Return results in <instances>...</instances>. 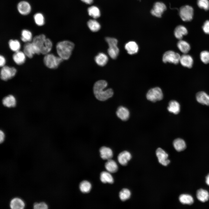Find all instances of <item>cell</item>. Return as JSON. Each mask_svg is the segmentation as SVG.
<instances>
[{"mask_svg":"<svg viewBox=\"0 0 209 209\" xmlns=\"http://www.w3.org/2000/svg\"><path fill=\"white\" fill-rule=\"evenodd\" d=\"M156 154L159 162L162 165L166 166L170 163V161L168 159V154L161 148L156 149Z\"/></svg>","mask_w":209,"mask_h":209,"instance_id":"cell-10","label":"cell"},{"mask_svg":"<svg viewBox=\"0 0 209 209\" xmlns=\"http://www.w3.org/2000/svg\"><path fill=\"white\" fill-rule=\"evenodd\" d=\"M173 144L175 149L178 152L183 151L186 148L185 141L181 138H177L174 140Z\"/></svg>","mask_w":209,"mask_h":209,"instance_id":"cell-27","label":"cell"},{"mask_svg":"<svg viewBox=\"0 0 209 209\" xmlns=\"http://www.w3.org/2000/svg\"><path fill=\"white\" fill-rule=\"evenodd\" d=\"M131 155L128 151H125L120 153L118 156V160L122 165H126L128 161L131 158Z\"/></svg>","mask_w":209,"mask_h":209,"instance_id":"cell-14","label":"cell"},{"mask_svg":"<svg viewBox=\"0 0 209 209\" xmlns=\"http://www.w3.org/2000/svg\"><path fill=\"white\" fill-rule=\"evenodd\" d=\"M63 60L59 56H56L52 54L49 53L45 55L43 59L44 64L51 69L57 68Z\"/></svg>","mask_w":209,"mask_h":209,"instance_id":"cell-3","label":"cell"},{"mask_svg":"<svg viewBox=\"0 0 209 209\" xmlns=\"http://www.w3.org/2000/svg\"><path fill=\"white\" fill-rule=\"evenodd\" d=\"M125 48L127 53L131 55L136 53L139 50L138 44L136 42L133 41H129L126 43Z\"/></svg>","mask_w":209,"mask_h":209,"instance_id":"cell-15","label":"cell"},{"mask_svg":"<svg viewBox=\"0 0 209 209\" xmlns=\"http://www.w3.org/2000/svg\"><path fill=\"white\" fill-rule=\"evenodd\" d=\"M197 197L200 201L204 202L207 201L209 199V194L206 190L201 189L197 192Z\"/></svg>","mask_w":209,"mask_h":209,"instance_id":"cell-29","label":"cell"},{"mask_svg":"<svg viewBox=\"0 0 209 209\" xmlns=\"http://www.w3.org/2000/svg\"><path fill=\"white\" fill-rule=\"evenodd\" d=\"M108 86L106 81L98 80L95 82L93 87V92L96 98L100 101H105L111 97L113 94L112 89H105Z\"/></svg>","mask_w":209,"mask_h":209,"instance_id":"cell-1","label":"cell"},{"mask_svg":"<svg viewBox=\"0 0 209 209\" xmlns=\"http://www.w3.org/2000/svg\"><path fill=\"white\" fill-rule=\"evenodd\" d=\"M21 39L24 42H27L31 41L32 39V34L31 32L27 30H23L21 32Z\"/></svg>","mask_w":209,"mask_h":209,"instance_id":"cell-37","label":"cell"},{"mask_svg":"<svg viewBox=\"0 0 209 209\" xmlns=\"http://www.w3.org/2000/svg\"><path fill=\"white\" fill-rule=\"evenodd\" d=\"M181 55L178 53L173 51L166 52L163 55L162 60L163 62H168L176 64L179 62Z\"/></svg>","mask_w":209,"mask_h":209,"instance_id":"cell-4","label":"cell"},{"mask_svg":"<svg viewBox=\"0 0 209 209\" xmlns=\"http://www.w3.org/2000/svg\"><path fill=\"white\" fill-rule=\"evenodd\" d=\"M95 61L99 66H105L108 61L107 56L103 53H98L95 57Z\"/></svg>","mask_w":209,"mask_h":209,"instance_id":"cell-19","label":"cell"},{"mask_svg":"<svg viewBox=\"0 0 209 209\" xmlns=\"http://www.w3.org/2000/svg\"><path fill=\"white\" fill-rule=\"evenodd\" d=\"M16 72L17 70L14 67L4 66L1 69L0 78L3 81L8 80L13 77Z\"/></svg>","mask_w":209,"mask_h":209,"instance_id":"cell-7","label":"cell"},{"mask_svg":"<svg viewBox=\"0 0 209 209\" xmlns=\"http://www.w3.org/2000/svg\"><path fill=\"white\" fill-rule=\"evenodd\" d=\"M83 2L88 4H90L92 3L93 0H81Z\"/></svg>","mask_w":209,"mask_h":209,"instance_id":"cell-46","label":"cell"},{"mask_svg":"<svg viewBox=\"0 0 209 209\" xmlns=\"http://www.w3.org/2000/svg\"><path fill=\"white\" fill-rule=\"evenodd\" d=\"M88 12L89 15L94 19L98 18L100 15L99 9L95 6H92L89 8Z\"/></svg>","mask_w":209,"mask_h":209,"instance_id":"cell-34","label":"cell"},{"mask_svg":"<svg viewBox=\"0 0 209 209\" xmlns=\"http://www.w3.org/2000/svg\"><path fill=\"white\" fill-rule=\"evenodd\" d=\"M179 63L184 67L191 68L193 65L194 60L191 55L188 53L183 54L181 55Z\"/></svg>","mask_w":209,"mask_h":209,"instance_id":"cell-11","label":"cell"},{"mask_svg":"<svg viewBox=\"0 0 209 209\" xmlns=\"http://www.w3.org/2000/svg\"><path fill=\"white\" fill-rule=\"evenodd\" d=\"M110 172H102L100 174V179L104 183H113V178Z\"/></svg>","mask_w":209,"mask_h":209,"instance_id":"cell-31","label":"cell"},{"mask_svg":"<svg viewBox=\"0 0 209 209\" xmlns=\"http://www.w3.org/2000/svg\"><path fill=\"white\" fill-rule=\"evenodd\" d=\"M179 14L183 21H190L192 19L193 17V9L191 6L189 5L183 6L180 9Z\"/></svg>","mask_w":209,"mask_h":209,"instance_id":"cell-5","label":"cell"},{"mask_svg":"<svg viewBox=\"0 0 209 209\" xmlns=\"http://www.w3.org/2000/svg\"><path fill=\"white\" fill-rule=\"evenodd\" d=\"M179 50L183 54L188 53L191 49V46L187 42L182 39L179 40L177 44Z\"/></svg>","mask_w":209,"mask_h":209,"instance_id":"cell-20","label":"cell"},{"mask_svg":"<svg viewBox=\"0 0 209 209\" xmlns=\"http://www.w3.org/2000/svg\"><path fill=\"white\" fill-rule=\"evenodd\" d=\"M163 96V93L161 89L158 87L150 89L146 94L147 99L153 102L161 100Z\"/></svg>","mask_w":209,"mask_h":209,"instance_id":"cell-6","label":"cell"},{"mask_svg":"<svg viewBox=\"0 0 209 209\" xmlns=\"http://www.w3.org/2000/svg\"><path fill=\"white\" fill-rule=\"evenodd\" d=\"M167 109L170 112L176 114L180 111V106L178 102L172 100L169 102Z\"/></svg>","mask_w":209,"mask_h":209,"instance_id":"cell-25","label":"cell"},{"mask_svg":"<svg viewBox=\"0 0 209 209\" xmlns=\"http://www.w3.org/2000/svg\"><path fill=\"white\" fill-rule=\"evenodd\" d=\"M87 24L88 27L92 32H97L100 28V24L95 20L90 19L88 21Z\"/></svg>","mask_w":209,"mask_h":209,"instance_id":"cell-33","label":"cell"},{"mask_svg":"<svg viewBox=\"0 0 209 209\" xmlns=\"http://www.w3.org/2000/svg\"><path fill=\"white\" fill-rule=\"evenodd\" d=\"M74 44L69 41L58 42L56 46L57 53L63 60H67L70 57L74 47Z\"/></svg>","mask_w":209,"mask_h":209,"instance_id":"cell-2","label":"cell"},{"mask_svg":"<svg viewBox=\"0 0 209 209\" xmlns=\"http://www.w3.org/2000/svg\"><path fill=\"white\" fill-rule=\"evenodd\" d=\"M197 101L199 103L207 106H209V95L203 91H200L196 95Z\"/></svg>","mask_w":209,"mask_h":209,"instance_id":"cell-13","label":"cell"},{"mask_svg":"<svg viewBox=\"0 0 209 209\" xmlns=\"http://www.w3.org/2000/svg\"><path fill=\"white\" fill-rule=\"evenodd\" d=\"M166 9V7L163 3L158 2L154 4L153 8L151 10V13L154 16L160 17Z\"/></svg>","mask_w":209,"mask_h":209,"instance_id":"cell-9","label":"cell"},{"mask_svg":"<svg viewBox=\"0 0 209 209\" xmlns=\"http://www.w3.org/2000/svg\"><path fill=\"white\" fill-rule=\"evenodd\" d=\"M116 114L119 118L123 121L127 120L129 116V111L127 109L123 106H120L118 107Z\"/></svg>","mask_w":209,"mask_h":209,"instance_id":"cell-18","label":"cell"},{"mask_svg":"<svg viewBox=\"0 0 209 209\" xmlns=\"http://www.w3.org/2000/svg\"><path fill=\"white\" fill-rule=\"evenodd\" d=\"M105 168L109 172L113 173L117 171L118 166L116 163L113 160H108L105 164Z\"/></svg>","mask_w":209,"mask_h":209,"instance_id":"cell-28","label":"cell"},{"mask_svg":"<svg viewBox=\"0 0 209 209\" xmlns=\"http://www.w3.org/2000/svg\"><path fill=\"white\" fill-rule=\"evenodd\" d=\"M17 9L20 14L23 15H26L30 12L31 7L30 4L27 1H21L18 3Z\"/></svg>","mask_w":209,"mask_h":209,"instance_id":"cell-12","label":"cell"},{"mask_svg":"<svg viewBox=\"0 0 209 209\" xmlns=\"http://www.w3.org/2000/svg\"><path fill=\"white\" fill-rule=\"evenodd\" d=\"M52 47V42L49 39L46 38L40 48V53L43 55L48 53L51 51Z\"/></svg>","mask_w":209,"mask_h":209,"instance_id":"cell-24","label":"cell"},{"mask_svg":"<svg viewBox=\"0 0 209 209\" xmlns=\"http://www.w3.org/2000/svg\"><path fill=\"white\" fill-rule=\"evenodd\" d=\"M101 158L104 160L111 159L113 156L112 150L109 148L105 146L101 147L100 149Z\"/></svg>","mask_w":209,"mask_h":209,"instance_id":"cell-21","label":"cell"},{"mask_svg":"<svg viewBox=\"0 0 209 209\" xmlns=\"http://www.w3.org/2000/svg\"><path fill=\"white\" fill-rule=\"evenodd\" d=\"M2 103L5 106L7 107H14L16 105V100L14 96L10 95L3 98Z\"/></svg>","mask_w":209,"mask_h":209,"instance_id":"cell-23","label":"cell"},{"mask_svg":"<svg viewBox=\"0 0 209 209\" xmlns=\"http://www.w3.org/2000/svg\"><path fill=\"white\" fill-rule=\"evenodd\" d=\"M10 49L15 52L19 51L21 45L19 42L17 40L10 39L8 42Z\"/></svg>","mask_w":209,"mask_h":209,"instance_id":"cell-36","label":"cell"},{"mask_svg":"<svg viewBox=\"0 0 209 209\" xmlns=\"http://www.w3.org/2000/svg\"><path fill=\"white\" fill-rule=\"evenodd\" d=\"M23 51L26 55L30 58H32L35 54H40L39 49L32 42L25 44L24 46Z\"/></svg>","mask_w":209,"mask_h":209,"instance_id":"cell-8","label":"cell"},{"mask_svg":"<svg viewBox=\"0 0 209 209\" xmlns=\"http://www.w3.org/2000/svg\"><path fill=\"white\" fill-rule=\"evenodd\" d=\"M188 31L186 28L183 25H179L175 29L174 34L175 37L178 39H182L183 36L186 35Z\"/></svg>","mask_w":209,"mask_h":209,"instance_id":"cell-17","label":"cell"},{"mask_svg":"<svg viewBox=\"0 0 209 209\" xmlns=\"http://www.w3.org/2000/svg\"><path fill=\"white\" fill-rule=\"evenodd\" d=\"M5 138V134L4 132L2 130H1L0 131V142L2 143L4 140Z\"/></svg>","mask_w":209,"mask_h":209,"instance_id":"cell-45","label":"cell"},{"mask_svg":"<svg viewBox=\"0 0 209 209\" xmlns=\"http://www.w3.org/2000/svg\"><path fill=\"white\" fill-rule=\"evenodd\" d=\"M200 58L203 63H209V51L206 50L202 51L200 54Z\"/></svg>","mask_w":209,"mask_h":209,"instance_id":"cell-39","label":"cell"},{"mask_svg":"<svg viewBox=\"0 0 209 209\" xmlns=\"http://www.w3.org/2000/svg\"><path fill=\"white\" fill-rule=\"evenodd\" d=\"M0 66L3 67L6 63V60L4 57L2 55L0 56Z\"/></svg>","mask_w":209,"mask_h":209,"instance_id":"cell-44","label":"cell"},{"mask_svg":"<svg viewBox=\"0 0 209 209\" xmlns=\"http://www.w3.org/2000/svg\"><path fill=\"white\" fill-rule=\"evenodd\" d=\"M179 199L180 201L183 204L191 205L194 202L193 197L188 194H181L179 197Z\"/></svg>","mask_w":209,"mask_h":209,"instance_id":"cell-32","label":"cell"},{"mask_svg":"<svg viewBox=\"0 0 209 209\" xmlns=\"http://www.w3.org/2000/svg\"></svg>","mask_w":209,"mask_h":209,"instance_id":"cell-48","label":"cell"},{"mask_svg":"<svg viewBox=\"0 0 209 209\" xmlns=\"http://www.w3.org/2000/svg\"><path fill=\"white\" fill-rule=\"evenodd\" d=\"M202 29L204 32L207 34H209V20L206 21L203 26Z\"/></svg>","mask_w":209,"mask_h":209,"instance_id":"cell-43","label":"cell"},{"mask_svg":"<svg viewBox=\"0 0 209 209\" xmlns=\"http://www.w3.org/2000/svg\"><path fill=\"white\" fill-rule=\"evenodd\" d=\"M46 39L45 35L44 34H41L35 37L33 39L32 42L40 51L42 45Z\"/></svg>","mask_w":209,"mask_h":209,"instance_id":"cell-30","label":"cell"},{"mask_svg":"<svg viewBox=\"0 0 209 209\" xmlns=\"http://www.w3.org/2000/svg\"><path fill=\"white\" fill-rule=\"evenodd\" d=\"M206 183L208 185H209V174L206 177Z\"/></svg>","mask_w":209,"mask_h":209,"instance_id":"cell-47","label":"cell"},{"mask_svg":"<svg viewBox=\"0 0 209 209\" xmlns=\"http://www.w3.org/2000/svg\"><path fill=\"white\" fill-rule=\"evenodd\" d=\"M197 4L199 8L205 10L209 9V0H197Z\"/></svg>","mask_w":209,"mask_h":209,"instance_id":"cell-41","label":"cell"},{"mask_svg":"<svg viewBox=\"0 0 209 209\" xmlns=\"http://www.w3.org/2000/svg\"><path fill=\"white\" fill-rule=\"evenodd\" d=\"M35 21L37 25L39 26L43 25L44 24V18L42 14L37 13L34 16Z\"/></svg>","mask_w":209,"mask_h":209,"instance_id":"cell-40","label":"cell"},{"mask_svg":"<svg viewBox=\"0 0 209 209\" xmlns=\"http://www.w3.org/2000/svg\"><path fill=\"white\" fill-rule=\"evenodd\" d=\"M107 52L109 56L112 59H115L118 56L119 50L116 44H108Z\"/></svg>","mask_w":209,"mask_h":209,"instance_id":"cell-26","label":"cell"},{"mask_svg":"<svg viewBox=\"0 0 209 209\" xmlns=\"http://www.w3.org/2000/svg\"><path fill=\"white\" fill-rule=\"evenodd\" d=\"M131 194V192L129 190L124 188L122 189L120 192L119 197L122 201H124L127 200L130 197Z\"/></svg>","mask_w":209,"mask_h":209,"instance_id":"cell-38","label":"cell"},{"mask_svg":"<svg viewBox=\"0 0 209 209\" xmlns=\"http://www.w3.org/2000/svg\"><path fill=\"white\" fill-rule=\"evenodd\" d=\"M25 206V203L23 201L18 197L12 199L10 203V207L12 209H23Z\"/></svg>","mask_w":209,"mask_h":209,"instance_id":"cell-16","label":"cell"},{"mask_svg":"<svg viewBox=\"0 0 209 209\" xmlns=\"http://www.w3.org/2000/svg\"><path fill=\"white\" fill-rule=\"evenodd\" d=\"M26 55L24 52L18 51L15 52L12 56L14 62L17 65H21L23 64L26 60Z\"/></svg>","mask_w":209,"mask_h":209,"instance_id":"cell-22","label":"cell"},{"mask_svg":"<svg viewBox=\"0 0 209 209\" xmlns=\"http://www.w3.org/2000/svg\"><path fill=\"white\" fill-rule=\"evenodd\" d=\"M33 207L35 209H47L48 208V205L44 202L35 203Z\"/></svg>","mask_w":209,"mask_h":209,"instance_id":"cell-42","label":"cell"},{"mask_svg":"<svg viewBox=\"0 0 209 209\" xmlns=\"http://www.w3.org/2000/svg\"><path fill=\"white\" fill-rule=\"evenodd\" d=\"M80 189L83 193H87L90 191L91 185V183L88 181H84L81 182L79 185Z\"/></svg>","mask_w":209,"mask_h":209,"instance_id":"cell-35","label":"cell"}]
</instances>
